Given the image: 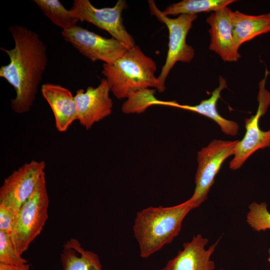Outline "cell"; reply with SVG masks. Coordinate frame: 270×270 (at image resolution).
<instances>
[{"mask_svg":"<svg viewBox=\"0 0 270 270\" xmlns=\"http://www.w3.org/2000/svg\"><path fill=\"white\" fill-rule=\"evenodd\" d=\"M9 30L14 46L0 48L10 58L8 64L0 66V76L14 89L11 108L22 114L30 111L35 101L48 62L46 46L38 34L23 26H12Z\"/></svg>","mask_w":270,"mask_h":270,"instance_id":"6da1fadb","label":"cell"},{"mask_svg":"<svg viewBox=\"0 0 270 270\" xmlns=\"http://www.w3.org/2000/svg\"><path fill=\"white\" fill-rule=\"evenodd\" d=\"M194 208L188 200L172 206H150L138 212L132 230L140 256L148 258L171 242L180 232L184 218Z\"/></svg>","mask_w":270,"mask_h":270,"instance_id":"7a4b0ae2","label":"cell"},{"mask_svg":"<svg viewBox=\"0 0 270 270\" xmlns=\"http://www.w3.org/2000/svg\"><path fill=\"white\" fill-rule=\"evenodd\" d=\"M156 70L154 61L136 45L113 63H104L102 74L108 82L110 92L121 100L150 88L160 92V86L155 76Z\"/></svg>","mask_w":270,"mask_h":270,"instance_id":"3957f363","label":"cell"},{"mask_svg":"<svg viewBox=\"0 0 270 270\" xmlns=\"http://www.w3.org/2000/svg\"><path fill=\"white\" fill-rule=\"evenodd\" d=\"M49 198L46 174L16 214L11 240L17 252L22 254L40 234L48 218Z\"/></svg>","mask_w":270,"mask_h":270,"instance_id":"277c9868","label":"cell"},{"mask_svg":"<svg viewBox=\"0 0 270 270\" xmlns=\"http://www.w3.org/2000/svg\"><path fill=\"white\" fill-rule=\"evenodd\" d=\"M148 4L151 14L166 26L169 34L166 62L157 78L160 86V92H162L166 89V79L174 65L178 62H190L194 56V49L186 43V38L198 16L182 14L176 18H170L162 13L154 0H148Z\"/></svg>","mask_w":270,"mask_h":270,"instance_id":"5b68a950","label":"cell"},{"mask_svg":"<svg viewBox=\"0 0 270 270\" xmlns=\"http://www.w3.org/2000/svg\"><path fill=\"white\" fill-rule=\"evenodd\" d=\"M238 142L215 140L198 152L196 187L192 196L188 199L194 208L199 206L207 198L222 163L234 154V148Z\"/></svg>","mask_w":270,"mask_h":270,"instance_id":"8992f818","label":"cell"},{"mask_svg":"<svg viewBox=\"0 0 270 270\" xmlns=\"http://www.w3.org/2000/svg\"><path fill=\"white\" fill-rule=\"evenodd\" d=\"M128 8L124 0H118L112 8H104L95 7L88 0H74L70 10L79 21L88 22L108 32L130 48L136 46L135 41L127 32L122 17L123 11Z\"/></svg>","mask_w":270,"mask_h":270,"instance_id":"52a82bcc","label":"cell"},{"mask_svg":"<svg viewBox=\"0 0 270 270\" xmlns=\"http://www.w3.org/2000/svg\"><path fill=\"white\" fill-rule=\"evenodd\" d=\"M268 74V72L266 70L264 78L259 82L258 108L254 115L245 119L246 132L244 138L235 146L234 157L230 162V168L232 170L240 168L248 157L258 150L270 146V129L264 131L259 126L260 117L266 114L270 105V92L265 87Z\"/></svg>","mask_w":270,"mask_h":270,"instance_id":"ba28073f","label":"cell"},{"mask_svg":"<svg viewBox=\"0 0 270 270\" xmlns=\"http://www.w3.org/2000/svg\"><path fill=\"white\" fill-rule=\"evenodd\" d=\"M61 34L65 41L92 62L102 60L105 64H112L129 49L125 44L113 38L102 36L77 25L62 30Z\"/></svg>","mask_w":270,"mask_h":270,"instance_id":"9c48e42d","label":"cell"},{"mask_svg":"<svg viewBox=\"0 0 270 270\" xmlns=\"http://www.w3.org/2000/svg\"><path fill=\"white\" fill-rule=\"evenodd\" d=\"M46 167L44 160L25 163L6 177L0 187V205L16 214L36 189Z\"/></svg>","mask_w":270,"mask_h":270,"instance_id":"30bf717a","label":"cell"},{"mask_svg":"<svg viewBox=\"0 0 270 270\" xmlns=\"http://www.w3.org/2000/svg\"><path fill=\"white\" fill-rule=\"evenodd\" d=\"M110 92V84L105 78L96 88L89 86L86 90H76L74 98L77 120L86 130L112 114L113 104Z\"/></svg>","mask_w":270,"mask_h":270,"instance_id":"8fae6325","label":"cell"},{"mask_svg":"<svg viewBox=\"0 0 270 270\" xmlns=\"http://www.w3.org/2000/svg\"><path fill=\"white\" fill-rule=\"evenodd\" d=\"M232 11L226 6L212 12L206 18L210 26V50L218 54L224 62H235L241 57L234 36Z\"/></svg>","mask_w":270,"mask_h":270,"instance_id":"7c38bea8","label":"cell"},{"mask_svg":"<svg viewBox=\"0 0 270 270\" xmlns=\"http://www.w3.org/2000/svg\"><path fill=\"white\" fill-rule=\"evenodd\" d=\"M218 241L206 250L208 240L200 234L194 236L190 242L184 244L182 250L161 270H214V262L210 256Z\"/></svg>","mask_w":270,"mask_h":270,"instance_id":"4fadbf2b","label":"cell"},{"mask_svg":"<svg viewBox=\"0 0 270 270\" xmlns=\"http://www.w3.org/2000/svg\"><path fill=\"white\" fill-rule=\"evenodd\" d=\"M42 94L53 112L55 126L60 132H65L77 120L74 96L61 85L46 83L41 87Z\"/></svg>","mask_w":270,"mask_h":270,"instance_id":"5bb4252c","label":"cell"},{"mask_svg":"<svg viewBox=\"0 0 270 270\" xmlns=\"http://www.w3.org/2000/svg\"><path fill=\"white\" fill-rule=\"evenodd\" d=\"M228 88L226 80L222 76L219 78V86L212 92L210 98L202 100L195 106L181 104L174 101L160 100V105L180 108L204 116L215 121L221 128L222 132L228 135L234 136L237 134L239 126L235 122L226 120L218 112L216 103L220 96V92Z\"/></svg>","mask_w":270,"mask_h":270,"instance_id":"9a60e30c","label":"cell"},{"mask_svg":"<svg viewBox=\"0 0 270 270\" xmlns=\"http://www.w3.org/2000/svg\"><path fill=\"white\" fill-rule=\"evenodd\" d=\"M232 22L235 44L239 48L244 43L270 32V13L250 15L232 12Z\"/></svg>","mask_w":270,"mask_h":270,"instance_id":"2e32d148","label":"cell"},{"mask_svg":"<svg viewBox=\"0 0 270 270\" xmlns=\"http://www.w3.org/2000/svg\"><path fill=\"white\" fill-rule=\"evenodd\" d=\"M60 259L64 270H102L98 256L84 250L75 238L64 243Z\"/></svg>","mask_w":270,"mask_h":270,"instance_id":"e0dca14e","label":"cell"},{"mask_svg":"<svg viewBox=\"0 0 270 270\" xmlns=\"http://www.w3.org/2000/svg\"><path fill=\"white\" fill-rule=\"evenodd\" d=\"M235 0H183L166 6L162 13L166 16L214 12L228 6Z\"/></svg>","mask_w":270,"mask_h":270,"instance_id":"ac0fdd59","label":"cell"},{"mask_svg":"<svg viewBox=\"0 0 270 270\" xmlns=\"http://www.w3.org/2000/svg\"><path fill=\"white\" fill-rule=\"evenodd\" d=\"M34 2L51 22L62 30L72 28L79 21L70 10L66 8L58 0H34Z\"/></svg>","mask_w":270,"mask_h":270,"instance_id":"d6986e66","label":"cell"},{"mask_svg":"<svg viewBox=\"0 0 270 270\" xmlns=\"http://www.w3.org/2000/svg\"><path fill=\"white\" fill-rule=\"evenodd\" d=\"M156 90L145 88L130 94L122 106L124 114H141L150 106L156 105L158 101L154 94Z\"/></svg>","mask_w":270,"mask_h":270,"instance_id":"ffe728a7","label":"cell"},{"mask_svg":"<svg viewBox=\"0 0 270 270\" xmlns=\"http://www.w3.org/2000/svg\"><path fill=\"white\" fill-rule=\"evenodd\" d=\"M246 221L250 227L257 232L270 229V213L267 210L266 204L256 202L251 204Z\"/></svg>","mask_w":270,"mask_h":270,"instance_id":"44dd1931","label":"cell"},{"mask_svg":"<svg viewBox=\"0 0 270 270\" xmlns=\"http://www.w3.org/2000/svg\"><path fill=\"white\" fill-rule=\"evenodd\" d=\"M0 264L22 266L28 264L15 249L10 236L0 230Z\"/></svg>","mask_w":270,"mask_h":270,"instance_id":"7402d4cb","label":"cell"},{"mask_svg":"<svg viewBox=\"0 0 270 270\" xmlns=\"http://www.w3.org/2000/svg\"><path fill=\"white\" fill-rule=\"evenodd\" d=\"M16 214L8 208L0 205V230L10 236L13 228Z\"/></svg>","mask_w":270,"mask_h":270,"instance_id":"603a6c76","label":"cell"},{"mask_svg":"<svg viewBox=\"0 0 270 270\" xmlns=\"http://www.w3.org/2000/svg\"><path fill=\"white\" fill-rule=\"evenodd\" d=\"M30 266L26 264L22 266H14L0 264V270H29Z\"/></svg>","mask_w":270,"mask_h":270,"instance_id":"cb8c5ba5","label":"cell"},{"mask_svg":"<svg viewBox=\"0 0 270 270\" xmlns=\"http://www.w3.org/2000/svg\"><path fill=\"white\" fill-rule=\"evenodd\" d=\"M268 260L270 264V248H269V257L268 258Z\"/></svg>","mask_w":270,"mask_h":270,"instance_id":"d4e9b609","label":"cell"}]
</instances>
